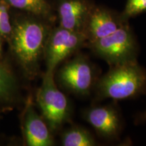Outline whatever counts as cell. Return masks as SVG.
<instances>
[{
	"mask_svg": "<svg viewBox=\"0 0 146 146\" xmlns=\"http://www.w3.org/2000/svg\"><path fill=\"white\" fill-rule=\"evenodd\" d=\"M62 144L64 146H94L96 145V141L88 130L76 126L63 133Z\"/></svg>",
	"mask_w": 146,
	"mask_h": 146,
	"instance_id": "8fae6325",
	"label": "cell"
},
{
	"mask_svg": "<svg viewBox=\"0 0 146 146\" xmlns=\"http://www.w3.org/2000/svg\"><path fill=\"white\" fill-rule=\"evenodd\" d=\"M92 6L87 0H61L58 8L59 27L73 31L83 32Z\"/></svg>",
	"mask_w": 146,
	"mask_h": 146,
	"instance_id": "9c48e42d",
	"label": "cell"
},
{
	"mask_svg": "<svg viewBox=\"0 0 146 146\" xmlns=\"http://www.w3.org/2000/svg\"><path fill=\"white\" fill-rule=\"evenodd\" d=\"M146 12V0H127L121 16L123 21Z\"/></svg>",
	"mask_w": 146,
	"mask_h": 146,
	"instance_id": "4fadbf2b",
	"label": "cell"
},
{
	"mask_svg": "<svg viewBox=\"0 0 146 146\" xmlns=\"http://www.w3.org/2000/svg\"><path fill=\"white\" fill-rule=\"evenodd\" d=\"M14 8L35 16L47 17L51 14V6L47 0H7Z\"/></svg>",
	"mask_w": 146,
	"mask_h": 146,
	"instance_id": "7c38bea8",
	"label": "cell"
},
{
	"mask_svg": "<svg viewBox=\"0 0 146 146\" xmlns=\"http://www.w3.org/2000/svg\"><path fill=\"white\" fill-rule=\"evenodd\" d=\"M54 72H45L36 94V102L49 127L56 130L68 120L70 106L67 98L55 83Z\"/></svg>",
	"mask_w": 146,
	"mask_h": 146,
	"instance_id": "277c9868",
	"label": "cell"
},
{
	"mask_svg": "<svg viewBox=\"0 0 146 146\" xmlns=\"http://www.w3.org/2000/svg\"><path fill=\"white\" fill-rule=\"evenodd\" d=\"M12 31L8 5L5 3L0 2V35L7 36L10 35Z\"/></svg>",
	"mask_w": 146,
	"mask_h": 146,
	"instance_id": "9a60e30c",
	"label": "cell"
},
{
	"mask_svg": "<svg viewBox=\"0 0 146 146\" xmlns=\"http://www.w3.org/2000/svg\"><path fill=\"white\" fill-rule=\"evenodd\" d=\"M139 122H145L146 121V111L143 114L139 116Z\"/></svg>",
	"mask_w": 146,
	"mask_h": 146,
	"instance_id": "2e32d148",
	"label": "cell"
},
{
	"mask_svg": "<svg viewBox=\"0 0 146 146\" xmlns=\"http://www.w3.org/2000/svg\"><path fill=\"white\" fill-rule=\"evenodd\" d=\"M88 45L93 52L111 66L136 60L137 44L127 23L112 34L88 43Z\"/></svg>",
	"mask_w": 146,
	"mask_h": 146,
	"instance_id": "3957f363",
	"label": "cell"
},
{
	"mask_svg": "<svg viewBox=\"0 0 146 146\" xmlns=\"http://www.w3.org/2000/svg\"><path fill=\"white\" fill-rule=\"evenodd\" d=\"M101 99L123 100L146 95V69L136 60L112 66L96 85Z\"/></svg>",
	"mask_w": 146,
	"mask_h": 146,
	"instance_id": "6da1fadb",
	"label": "cell"
},
{
	"mask_svg": "<svg viewBox=\"0 0 146 146\" xmlns=\"http://www.w3.org/2000/svg\"><path fill=\"white\" fill-rule=\"evenodd\" d=\"M14 87V78L4 65L0 64V98L8 95Z\"/></svg>",
	"mask_w": 146,
	"mask_h": 146,
	"instance_id": "5bb4252c",
	"label": "cell"
},
{
	"mask_svg": "<svg viewBox=\"0 0 146 146\" xmlns=\"http://www.w3.org/2000/svg\"><path fill=\"white\" fill-rule=\"evenodd\" d=\"M1 52H2V49H1V38H0V57L1 56Z\"/></svg>",
	"mask_w": 146,
	"mask_h": 146,
	"instance_id": "e0dca14e",
	"label": "cell"
},
{
	"mask_svg": "<svg viewBox=\"0 0 146 146\" xmlns=\"http://www.w3.org/2000/svg\"><path fill=\"white\" fill-rule=\"evenodd\" d=\"M14 54L27 72L33 74L47 39V29L44 24L32 19L18 22L12 31Z\"/></svg>",
	"mask_w": 146,
	"mask_h": 146,
	"instance_id": "7a4b0ae2",
	"label": "cell"
},
{
	"mask_svg": "<svg viewBox=\"0 0 146 146\" xmlns=\"http://www.w3.org/2000/svg\"><path fill=\"white\" fill-rule=\"evenodd\" d=\"M126 21L108 9L93 5L87 16L83 33L87 42L102 39L116 31Z\"/></svg>",
	"mask_w": 146,
	"mask_h": 146,
	"instance_id": "52a82bcc",
	"label": "cell"
},
{
	"mask_svg": "<svg viewBox=\"0 0 146 146\" xmlns=\"http://www.w3.org/2000/svg\"><path fill=\"white\" fill-rule=\"evenodd\" d=\"M60 84L71 93L86 96L94 85L95 72L87 58L77 56L63 66L58 72Z\"/></svg>",
	"mask_w": 146,
	"mask_h": 146,
	"instance_id": "8992f818",
	"label": "cell"
},
{
	"mask_svg": "<svg viewBox=\"0 0 146 146\" xmlns=\"http://www.w3.org/2000/svg\"><path fill=\"white\" fill-rule=\"evenodd\" d=\"M87 42L83 32L73 31L60 27L53 31L47 37L44 49L47 71L54 72L60 63L79 50Z\"/></svg>",
	"mask_w": 146,
	"mask_h": 146,
	"instance_id": "5b68a950",
	"label": "cell"
},
{
	"mask_svg": "<svg viewBox=\"0 0 146 146\" xmlns=\"http://www.w3.org/2000/svg\"><path fill=\"white\" fill-rule=\"evenodd\" d=\"M24 133L29 146H50L54 143L46 123L31 106L28 107L25 113Z\"/></svg>",
	"mask_w": 146,
	"mask_h": 146,
	"instance_id": "30bf717a",
	"label": "cell"
},
{
	"mask_svg": "<svg viewBox=\"0 0 146 146\" xmlns=\"http://www.w3.org/2000/svg\"><path fill=\"white\" fill-rule=\"evenodd\" d=\"M84 118L98 135L105 138L115 137L121 129L118 112L110 106L90 108L84 113Z\"/></svg>",
	"mask_w": 146,
	"mask_h": 146,
	"instance_id": "ba28073f",
	"label": "cell"
}]
</instances>
